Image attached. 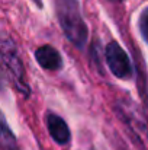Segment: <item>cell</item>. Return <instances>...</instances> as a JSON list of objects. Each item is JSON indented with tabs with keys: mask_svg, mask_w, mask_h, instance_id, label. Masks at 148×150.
<instances>
[{
	"mask_svg": "<svg viewBox=\"0 0 148 150\" xmlns=\"http://www.w3.org/2000/svg\"><path fill=\"white\" fill-rule=\"evenodd\" d=\"M54 7L67 40L77 48H83L89 38V29L81 16L79 0H54Z\"/></svg>",
	"mask_w": 148,
	"mask_h": 150,
	"instance_id": "obj_1",
	"label": "cell"
},
{
	"mask_svg": "<svg viewBox=\"0 0 148 150\" xmlns=\"http://www.w3.org/2000/svg\"><path fill=\"white\" fill-rule=\"evenodd\" d=\"M0 55H1V60H3L10 77L13 79V83L18 88V91L20 93H23L25 96H28L29 95V86L26 85V80H25L23 63H22L19 52H18L12 40L0 37Z\"/></svg>",
	"mask_w": 148,
	"mask_h": 150,
	"instance_id": "obj_2",
	"label": "cell"
},
{
	"mask_svg": "<svg viewBox=\"0 0 148 150\" xmlns=\"http://www.w3.org/2000/svg\"><path fill=\"white\" fill-rule=\"evenodd\" d=\"M106 63L110 71L119 79H129L132 76V64L125 50L115 41L109 42L105 48Z\"/></svg>",
	"mask_w": 148,
	"mask_h": 150,
	"instance_id": "obj_3",
	"label": "cell"
},
{
	"mask_svg": "<svg viewBox=\"0 0 148 150\" xmlns=\"http://www.w3.org/2000/svg\"><path fill=\"white\" fill-rule=\"evenodd\" d=\"M47 127H48L49 134L55 143L67 144L70 142V128L61 117H58L52 112H48L47 114Z\"/></svg>",
	"mask_w": 148,
	"mask_h": 150,
	"instance_id": "obj_4",
	"label": "cell"
},
{
	"mask_svg": "<svg viewBox=\"0 0 148 150\" xmlns=\"http://www.w3.org/2000/svg\"><path fill=\"white\" fill-rule=\"evenodd\" d=\"M38 64L45 70H60L62 67L61 54L51 45H42L35 51Z\"/></svg>",
	"mask_w": 148,
	"mask_h": 150,
	"instance_id": "obj_5",
	"label": "cell"
},
{
	"mask_svg": "<svg viewBox=\"0 0 148 150\" xmlns=\"http://www.w3.org/2000/svg\"><path fill=\"white\" fill-rule=\"evenodd\" d=\"M0 146L4 147L6 150H16V140L13 137V133L9 130L1 112H0Z\"/></svg>",
	"mask_w": 148,
	"mask_h": 150,
	"instance_id": "obj_6",
	"label": "cell"
},
{
	"mask_svg": "<svg viewBox=\"0 0 148 150\" xmlns=\"http://www.w3.org/2000/svg\"><path fill=\"white\" fill-rule=\"evenodd\" d=\"M138 26H140V32H141L142 38L148 42V7L147 9H144V10L141 12Z\"/></svg>",
	"mask_w": 148,
	"mask_h": 150,
	"instance_id": "obj_7",
	"label": "cell"
},
{
	"mask_svg": "<svg viewBox=\"0 0 148 150\" xmlns=\"http://www.w3.org/2000/svg\"><path fill=\"white\" fill-rule=\"evenodd\" d=\"M115 1H122V0H115Z\"/></svg>",
	"mask_w": 148,
	"mask_h": 150,
	"instance_id": "obj_8",
	"label": "cell"
}]
</instances>
